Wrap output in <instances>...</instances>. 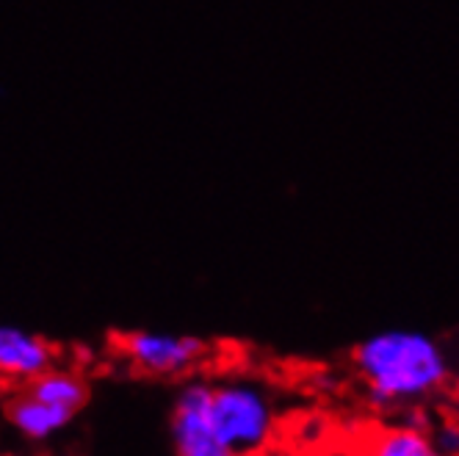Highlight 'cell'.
Returning <instances> with one entry per match:
<instances>
[{
  "label": "cell",
  "mask_w": 459,
  "mask_h": 456,
  "mask_svg": "<svg viewBox=\"0 0 459 456\" xmlns=\"http://www.w3.org/2000/svg\"><path fill=\"white\" fill-rule=\"evenodd\" d=\"M238 456H266V453H238Z\"/></svg>",
  "instance_id": "obj_11"
},
{
  "label": "cell",
  "mask_w": 459,
  "mask_h": 456,
  "mask_svg": "<svg viewBox=\"0 0 459 456\" xmlns=\"http://www.w3.org/2000/svg\"><path fill=\"white\" fill-rule=\"evenodd\" d=\"M53 366V343L20 327H0V379L30 384Z\"/></svg>",
  "instance_id": "obj_5"
},
{
  "label": "cell",
  "mask_w": 459,
  "mask_h": 456,
  "mask_svg": "<svg viewBox=\"0 0 459 456\" xmlns=\"http://www.w3.org/2000/svg\"><path fill=\"white\" fill-rule=\"evenodd\" d=\"M359 456H443V453L420 426L402 423V426H382L371 432Z\"/></svg>",
  "instance_id": "obj_6"
},
{
  "label": "cell",
  "mask_w": 459,
  "mask_h": 456,
  "mask_svg": "<svg viewBox=\"0 0 459 456\" xmlns=\"http://www.w3.org/2000/svg\"><path fill=\"white\" fill-rule=\"evenodd\" d=\"M354 368L377 404H410L435 396L451 368L443 346L412 330H387L354 348Z\"/></svg>",
  "instance_id": "obj_1"
},
{
  "label": "cell",
  "mask_w": 459,
  "mask_h": 456,
  "mask_svg": "<svg viewBox=\"0 0 459 456\" xmlns=\"http://www.w3.org/2000/svg\"><path fill=\"white\" fill-rule=\"evenodd\" d=\"M454 401H456V407H459V379L454 382Z\"/></svg>",
  "instance_id": "obj_10"
},
{
  "label": "cell",
  "mask_w": 459,
  "mask_h": 456,
  "mask_svg": "<svg viewBox=\"0 0 459 456\" xmlns=\"http://www.w3.org/2000/svg\"><path fill=\"white\" fill-rule=\"evenodd\" d=\"M73 412H64L58 407L45 404L42 399H37L34 393H20L12 399L9 404V420L14 423V429L30 440H45L50 434H56L58 429H64L70 423Z\"/></svg>",
  "instance_id": "obj_7"
},
{
  "label": "cell",
  "mask_w": 459,
  "mask_h": 456,
  "mask_svg": "<svg viewBox=\"0 0 459 456\" xmlns=\"http://www.w3.org/2000/svg\"><path fill=\"white\" fill-rule=\"evenodd\" d=\"M28 393H34L37 399H42L50 407H58L64 412H78L86 404L89 387L81 379V374L70 371V368H50L42 376H37L28 384Z\"/></svg>",
  "instance_id": "obj_8"
},
{
  "label": "cell",
  "mask_w": 459,
  "mask_h": 456,
  "mask_svg": "<svg viewBox=\"0 0 459 456\" xmlns=\"http://www.w3.org/2000/svg\"><path fill=\"white\" fill-rule=\"evenodd\" d=\"M435 440V445L440 448L443 456H459V426L451 420L440 423V426L429 434Z\"/></svg>",
  "instance_id": "obj_9"
},
{
  "label": "cell",
  "mask_w": 459,
  "mask_h": 456,
  "mask_svg": "<svg viewBox=\"0 0 459 456\" xmlns=\"http://www.w3.org/2000/svg\"><path fill=\"white\" fill-rule=\"evenodd\" d=\"M178 456H233L219 440L211 420V384H188L172 412Z\"/></svg>",
  "instance_id": "obj_4"
},
{
  "label": "cell",
  "mask_w": 459,
  "mask_h": 456,
  "mask_svg": "<svg viewBox=\"0 0 459 456\" xmlns=\"http://www.w3.org/2000/svg\"><path fill=\"white\" fill-rule=\"evenodd\" d=\"M211 420L233 456L264 453L277 432V415L269 396L249 382L211 387Z\"/></svg>",
  "instance_id": "obj_2"
},
{
  "label": "cell",
  "mask_w": 459,
  "mask_h": 456,
  "mask_svg": "<svg viewBox=\"0 0 459 456\" xmlns=\"http://www.w3.org/2000/svg\"><path fill=\"white\" fill-rule=\"evenodd\" d=\"M117 348L136 371L152 376H180L200 366L211 351V346L203 338L150 330L119 335Z\"/></svg>",
  "instance_id": "obj_3"
}]
</instances>
